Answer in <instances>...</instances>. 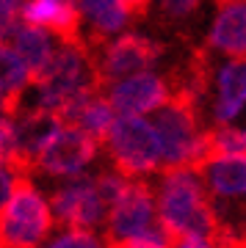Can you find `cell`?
Returning <instances> with one entry per match:
<instances>
[{"label": "cell", "mask_w": 246, "mask_h": 248, "mask_svg": "<svg viewBox=\"0 0 246 248\" xmlns=\"http://www.w3.org/2000/svg\"><path fill=\"white\" fill-rule=\"evenodd\" d=\"M158 221L172 237L202 234V237L219 240V234L227 229L216 218L208 185L196 169L163 171L158 190Z\"/></svg>", "instance_id": "obj_1"}, {"label": "cell", "mask_w": 246, "mask_h": 248, "mask_svg": "<svg viewBox=\"0 0 246 248\" xmlns=\"http://www.w3.org/2000/svg\"><path fill=\"white\" fill-rule=\"evenodd\" d=\"M152 124L163 141V166L160 171L196 169L211 160L208 130H199V102L185 94H172L166 105L155 110Z\"/></svg>", "instance_id": "obj_2"}, {"label": "cell", "mask_w": 246, "mask_h": 248, "mask_svg": "<svg viewBox=\"0 0 246 248\" xmlns=\"http://www.w3.org/2000/svg\"><path fill=\"white\" fill-rule=\"evenodd\" d=\"M105 152L124 177H144L163 166V141L158 127L136 113H119L105 138Z\"/></svg>", "instance_id": "obj_3"}, {"label": "cell", "mask_w": 246, "mask_h": 248, "mask_svg": "<svg viewBox=\"0 0 246 248\" xmlns=\"http://www.w3.org/2000/svg\"><path fill=\"white\" fill-rule=\"evenodd\" d=\"M53 223V207L34 187L31 177L22 174L11 199L0 210V248H42Z\"/></svg>", "instance_id": "obj_4"}, {"label": "cell", "mask_w": 246, "mask_h": 248, "mask_svg": "<svg viewBox=\"0 0 246 248\" xmlns=\"http://www.w3.org/2000/svg\"><path fill=\"white\" fill-rule=\"evenodd\" d=\"M163 50L166 47L160 42L141 33H124L114 42H108L100 53H94L103 86L108 89L111 83H119V80L130 78V75L147 72L150 66H155L160 61Z\"/></svg>", "instance_id": "obj_5"}, {"label": "cell", "mask_w": 246, "mask_h": 248, "mask_svg": "<svg viewBox=\"0 0 246 248\" xmlns=\"http://www.w3.org/2000/svg\"><path fill=\"white\" fill-rule=\"evenodd\" d=\"M97 141L78 124H61L36 157V171L50 177H78L97 155Z\"/></svg>", "instance_id": "obj_6"}, {"label": "cell", "mask_w": 246, "mask_h": 248, "mask_svg": "<svg viewBox=\"0 0 246 248\" xmlns=\"http://www.w3.org/2000/svg\"><path fill=\"white\" fill-rule=\"evenodd\" d=\"M155 226H160V221H158V199L152 193V187L147 182H141L139 177L130 179L124 193L108 210L105 240L144 234V232H152Z\"/></svg>", "instance_id": "obj_7"}, {"label": "cell", "mask_w": 246, "mask_h": 248, "mask_svg": "<svg viewBox=\"0 0 246 248\" xmlns=\"http://www.w3.org/2000/svg\"><path fill=\"white\" fill-rule=\"evenodd\" d=\"M55 223L70 226V229H91L105 218L108 204L97 190V179L78 177L70 185L58 187L50 199Z\"/></svg>", "instance_id": "obj_8"}, {"label": "cell", "mask_w": 246, "mask_h": 248, "mask_svg": "<svg viewBox=\"0 0 246 248\" xmlns=\"http://www.w3.org/2000/svg\"><path fill=\"white\" fill-rule=\"evenodd\" d=\"M175 89H172V80L152 75V72H139L130 78L119 80L108 89V99L114 102L116 113H152L160 105H166L172 99Z\"/></svg>", "instance_id": "obj_9"}, {"label": "cell", "mask_w": 246, "mask_h": 248, "mask_svg": "<svg viewBox=\"0 0 246 248\" xmlns=\"http://www.w3.org/2000/svg\"><path fill=\"white\" fill-rule=\"evenodd\" d=\"M22 17L31 25H39L61 42V45H86V36L80 33V11L78 0H25Z\"/></svg>", "instance_id": "obj_10"}, {"label": "cell", "mask_w": 246, "mask_h": 248, "mask_svg": "<svg viewBox=\"0 0 246 248\" xmlns=\"http://www.w3.org/2000/svg\"><path fill=\"white\" fill-rule=\"evenodd\" d=\"M83 17L91 22V33L86 36V45L91 53H100L108 45V39L119 33L130 22H139L130 11L127 0H78Z\"/></svg>", "instance_id": "obj_11"}, {"label": "cell", "mask_w": 246, "mask_h": 248, "mask_svg": "<svg viewBox=\"0 0 246 248\" xmlns=\"http://www.w3.org/2000/svg\"><path fill=\"white\" fill-rule=\"evenodd\" d=\"M205 45L232 58H246V0L219 6V17L213 19Z\"/></svg>", "instance_id": "obj_12"}, {"label": "cell", "mask_w": 246, "mask_h": 248, "mask_svg": "<svg viewBox=\"0 0 246 248\" xmlns=\"http://www.w3.org/2000/svg\"><path fill=\"white\" fill-rule=\"evenodd\" d=\"M34 83L31 69L25 66V61L19 58V53L14 47H9L6 42H0V113L3 116H17L25 89Z\"/></svg>", "instance_id": "obj_13"}, {"label": "cell", "mask_w": 246, "mask_h": 248, "mask_svg": "<svg viewBox=\"0 0 246 248\" xmlns=\"http://www.w3.org/2000/svg\"><path fill=\"white\" fill-rule=\"evenodd\" d=\"M202 179L208 190L221 199L246 196V152L238 155H219L202 166Z\"/></svg>", "instance_id": "obj_14"}, {"label": "cell", "mask_w": 246, "mask_h": 248, "mask_svg": "<svg viewBox=\"0 0 246 248\" xmlns=\"http://www.w3.org/2000/svg\"><path fill=\"white\" fill-rule=\"evenodd\" d=\"M246 105V58H232L219 75V99H216V122H232Z\"/></svg>", "instance_id": "obj_15"}, {"label": "cell", "mask_w": 246, "mask_h": 248, "mask_svg": "<svg viewBox=\"0 0 246 248\" xmlns=\"http://www.w3.org/2000/svg\"><path fill=\"white\" fill-rule=\"evenodd\" d=\"M11 47L19 53V58L25 61V66L31 69V78H36L39 72L50 63V58H53V45H50V36H47V31L39 25H31L25 17H22V22L17 25V31L11 33ZM6 42V45H9Z\"/></svg>", "instance_id": "obj_16"}, {"label": "cell", "mask_w": 246, "mask_h": 248, "mask_svg": "<svg viewBox=\"0 0 246 248\" xmlns=\"http://www.w3.org/2000/svg\"><path fill=\"white\" fill-rule=\"evenodd\" d=\"M116 108L114 102L108 99L105 91H97L94 97L86 102V108H83V113H80L78 119V127H83L86 133H91L100 143H105L108 133H111V127H114L116 122Z\"/></svg>", "instance_id": "obj_17"}, {"label": "cell", "mask_w": 246, "mask_h": 248, "mask_svg": "<svg viewBox=\"0 0 246 248\" xmlns=\"http://www.w3.org/2000/svg\"><path fill=\"white\" fill-rule=\"evenodd\" d=\"M105 248H172V234L163 226H155L152 232H144V234L105 240Z\"/></svg>", "instance_id": "obj_18"}, {"label": "cell", "mask_w": 246, "mask_h": 248, "mask_svg": "<svg viewBox=\"0 0 246 248\" xmlns=\"http://www.w3.org/2000/svg\"><path fill=\"white\" fill-rule=\"evenodd\" d=\"M19 157V143H17V127L9 122V116H0V163L17 166Z\"/></svg>", "instance_id": "obj_19"}, {"label": "cell", "mask_w": 246, "mask_h": 248, "mask_svg": "<svg viewBox=\"0 0 246 248\" xmlns=\"http://www.w3.org/2000/svg\"><path fill=\"white\" fill-rule=\"evenodd\" d=\"M25 0H0V42H9L11 33L22 22Z\"/></svg>", "instance_id": "obj_20"}, {"label": "cell", "mask_w": 246, "mask_h": 248, "mask_svg": "<svg viewBox=\"0 0 246 248\" xmlns=\"http://www.w3.org/2000/svg\"><path fill=\"white\" fill-rule=\"evenodd\" d=\"M202 0H160V19L163 22H183L196 14Z\"/></svg>", "instance_id": "obj_21"}, {"label": "cell", "mask_w": 246, "mask_h": 248, "mask_svg": "<svg viewBox=\"0 0 246 248\" xmlns=\"http://www.w3.org/2000/svg\"><path fill=\"white\" fill-rule=\"evenodd\" d=\"M47 248H103V243L88 229H70L61 237H55Z\"/></svg>", "instance_id": "obj_22"}, {"label": "cell", "mask_w": 246, "mask_h": 248, "mask_svg": "<svg viewBox=\"0 0 246 248\" xmlns=\"http://www.w3.org/2000/svg\"><path fill=\"white\" fill-rule=\"evenodd\" d=\"M19 177H22V174H17L11 166L0 163V210H3V207H6V202L11 199V193H14V185H17Z\"/></svg>", "instance_id": "obj_23"}, {"label": "cell", "mask_w": 246, "mask_h": 248, "mask_svg": "<svg viewBox=\"0 0 246 248\" xmlns=\"http://www.w3.org/2000/svg\"><path fill=\"white\" fill-rule=\"evenodd\" d=\"M172 248H219L216 240L202 237V234H180V237H172Z\"/></svg>", "instance_id": "obj_24"}, {"label": "cell", "mask_w": 246, "mask_h": 248, "mask_svg": "<svg viewBox=\"0 0 246 248\" xmlns=\"http://www.w3.org/2000/svg\"><path fill=\"white\" fill-rule=\"evenodd\" d=\"M0 102H3V97H0Z\"/></svg>", "instance_id": "obj_25"}]
</instances>
